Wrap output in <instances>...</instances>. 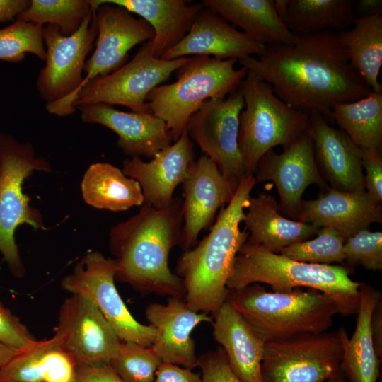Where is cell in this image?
Segmentation results:
<instances>
[{"label": "cell", "mask_w": 382, "mask_h": 382, "mask_svg": "<svg viewBox=\"0 0 382 382\" xmlns=\"http://www.w3.org/2000/svg\"><path fill=\"white\" fill-rule=\"evenodd\" d=\"M269 83L282 100L307 114L331 118L335 103L355 101L372 91L351 66L337 33L295 35L292 43L266 46L238 61Z\"/></svg>", "instance_id": "1"}, {"label": "cell", "mask_w": 382, "mask_h": 382, "mask_svg": "<svg viewBox=\"0 0 382 382\" xmlns=\"http://www.w3.org/2000/svg\"><path fill=\"white\" fill-rule=\"evenodd\" d=\"M183 199L164 209L143 204L139 212L113 226L109 247L117 263L115 279L144 294L184 299L182 280L169 267L170 250L179 245Z\"/></svg>", "instance_id": "2"}, {"label": "cell", "mask_w": 382, "mask_h": 382, "mask_svg": "<svg viewBox=\"0 0 382 382\" xmlns=\"http://www.w3.org/2000/svg\"><path fill=\"white\" fill-rule=\"evenodd\" d=\"M256 184L253 174L246 175L231 202L221 208L209 233L178 258L175 274L183 282V300L196 312L213 316L227 300L226 284L236 257L248 237L240 224Z\"/></svg>", "instance_id": "3"}, {"label": "cell", "mask_w": 382, "mask_h": 382, "mask_svg": "<svg viewBox=\"0 0 382 382\" xmlns=\"http://www.w3.org/2000/svg\"><path fill=\"white\" fill-rule=\"evenodd\" d=\"M352 270L343 265L296 261L246 241L236 257L226 286L236 290L262 283L273 291L313 289L329 296L339 314L349 316L357 314L360 304V282L351 279Z\"/></svg>", "instance_id": "4"}, {"label": "cell", "mask_w": 382, "mask_h": 382, "mask_svg": "<svg viewBox=\"0 0 382 382\" xmlns=\"http://www.w3.org/2000/svg\"><path fill=\"white\" fill-rule=\"evenodd\" d=\"M226 301L265 343L326 332L339 314L335 302L313 289L273 291L255 283L229 289Z\"/></svg>", "instance_id": "5"}, {"label": "cell", "mask_w": 382, "mask_h": 382, "mask_svg": "<svg viewBox=\"0 0 382 382\" xmlns=\"http://www.w3.org/2000/svg\"><path fill=\"white\" fill-rule=\"evenodd\" d=\"M236 59L195 56L175 72L177 81L159 85L147 96L150 112L163 120L175 141L190 117L208 100L225 98L236 91L248 70L236 69Z\"/></svg>", "instance_id": "6"}, {"label": "cell", "mask_w": 382, "mask_h": 382, "mask_svg": "<svg viewBox=\"0 0 382 382\" xmlns=\"http://www.w3.org/2000/svg\"><path fill=\"white\" fill-rule=\"evenodd\" d=\"M244 107L238 143L246 174H254L262 156L277 146L287 147L307 129L310 115L282 100L272 87L248 71L239 88Z\"/></svg>", "instance_id": "7"}, {"label": "cell", "mask_w": 382, "mask_h": 382, "mask_svg": "<svg viewBox=\"0 0 382 382\" xmlns=\"http://www.w3.org/2000/svg\"><path fill=\"white\" fill-rule=\"evenodd\" d=\"M36 170L51 171L50 163L36 156L30 143L0 134V253L18 278L23 277L25 269L16 243V228L27 224L35 231L46 229L41 212L23 192L24 181Z\"/></svg>", "instance_id": "8"}, {"label": "cell", "mask_w": 382, "mask_h": 382, "mask_svg": "<svg viewBox=\"0 0 382 382\" xmlns=\"http://www.w3.org/2000/svg\"><path fill=\"white\" fill-rule=\"evenodd\" d=\"M89 1L94 10L98 29L96 48L85 62L83 71L86 76L79 88L66 98L46 104L48 112L59 117L76 112L72 105L74 99L90 81L106 76L123 66L132 47L154 37L153 28L146 21L134 18L125 8L100 0Z\"/></svg>", "instance_id": "9"}, {"label": "cell", "mask_w": 382, "mask_h": 382, "mask_svg": "<svg viewBox=\"0 0 382 382\" xmlns=\"http://www.w3.org/2000/svg\"><path fill=\"white\" fill-rule=\"evenodd\" d=\"M192 58H156L152 53L151 40L148 41L129 62L106 76L90 81L77 93L72 105L77 109L94 104L119 105L132 112H151L146 103L148 94Z\"/></svg>", "instance_id": "10"}, {"label": "cell", "mask_w": 382, "mask_h": 382, "mask_svg": "<svg viewBox=\"0 0 382 382\" xmlns=\"http://www.w3.org/2000/svg\"><path fill=\"white\" fill-rule=\"evenodd\" d=\"M117 263L98 251L86 253L73 272L62 280V287L92 301L121 341L151 347L156 330L137 321L125 306L115 284Z\"/></svg>", "instance_id": "11"}, {"label": "cell", "mask_w": 382, "mask_h": 382, "mask_svg": "<svg viewBox=\"0 0 382 382\" xmlns=\"http://www.w3.org/2000/svg\"><path fill=\"white\" fill-rule=\"evenodd\" d=\"M342 359L337 331L266 342L261 363L262 382H325L341 371Z\"/></svg>", "instance_id": "12"}, {"label": "cell", "mask_w": 382, "mask_h": 382, "mask_svg": "<svg viewBox=\"0 0 382 382\" xmlns=\"http://www.w3.org/2000/svg\"><path fill=\"white\" fill-rule=\"evenodd\" d=\"M243 107L239 89L225 98L208 100L190 117L185 129L204 155L216 165L234 192L247 175L238 143L239 117Z\"/></svg>", "instance_id": "13"}, {"label": "cell", "mask_w": 382, "mask_h": 382, "mask_svg": "<svg viewBox=\"0 0 382 382\" xmlns=\"http://www.w3.org/2000/svg\"><path fill=\"white\" fill-rule=\"evenodd\" d=\"M98 29L93 9L74 34L63 36L53 25L42 26L46 49L45 65L38 74L37 90L40 98L50 103L71 94L81 83L86 57L97 37Z\"/></svg>", "instance_id": "14"}, {"label": "cell", "mask_w": 382, "mask_h": 382, "mask_svg": "<svg viewBox=\"0 0 382 382\" xmlns=\"http://www.w3.org/2000/svg\"><path fill=\"white\" fill-rule=\"evenodd\" d=\"M54 335L75 367L108 364L121 342L96 305L78 294L60 306Z\"/></svg>", "instance_id": "15"}, {"label": "cell", "mask_w": 382, "mask_h": 382, "mask_svg": "<svg viewBox=\"0 0 382 382\" xmlns=\"http://www.w3.org/2000/svg\"><path fill=\"white\" fill-rule=\"evenodd\" d=\"M256 183L272 181L276 185L279 209L291 219H297L306 189L317 184L328 187L317 166L311 137L306 132L281 154L270 150L259 161L254 172Z\"/></svg>", "instance_id": "16"}, {"label": "cell", "mask_w": 382, "mask_h": 382, "mask_svg": "<svg viewBox=\"0 0 382 382\" xmlns=\"http://www.w3.org/2000/svg\"><path fill=\"white\" fill-rule=\"evenodd\" d=\"M182 185L183 216L179 246L185 251L196 245L199 233L212 224L218 209L228 204L236 192L204 155L193 161Z\"/></svg>", "instance_id": "17"}, {"label": "cell", "mask_w": 382, "mask_h": 382, "mask_svg": "<svg viewBox=\"0 0 382 382\" xmlns=\"http://www.w3.org/2000/svg\"><path fill=\"white\" fill-rule=\"evenodd\" d=\"M265 48V45L253 40L204 6L195 17L185 37L161 59L173 60L189 56H204L238 61L260 55Z\"/></svg>", "instance_id": "18"}, {"label": "cell", "mask_w": 382, "mask_h": 382, "mask_svg": "<svg viewBox=\"0 0 382 382\" xmlns=\"http://www.w3.org/2000/svg\"><path fill=\"white\" fill-rule=\"evenodd\" d=\"M194 160L193 144L185 131L173 144L159 151L149 162L139 157L125 158L122 170L139 183L144 204L164 209L172 202L175 188L187 177Z\"/></svg>", "instance_id": "19"}, {"label": "cell", "mask_w": 382, "mask_h": 382, "mask_svg": "<svg viewBox=\"0 0 382 382\" xmlns=\"http://www.w3.org/2000/svg\"><path fill=\"white\" fill-rule=\"evenodd\" d=\"M145 316L156 330L151 347L161 362L190 369L197 366L198 357L192 332L200 323H212L209 314L192 310L183 299L168 297L164 304L150 303Z\"/></svg>", "instance_id": "20"}, {"label": "cell", "mask_w": 382, "mask_h": 382, "mask_svg": "<svg viewBox=\"0 0 382 382\" xmlns=\"http://www.w3.org/2000/svg\"><path fill=\"white\" fill-rule=\"evenodd\" d=\"M83 122L103 125L117 136V146L132 157L153 158L172 144L166 122L151 112H123L105 104L78 108Z\"/></svg>", "instance_id": "21"}, {"label": "cell", "mask_w": 382, "mask_h": 382, "mask_svg": "<svg viewBox=\"0 0 382 382\" xmlns=\"http://www.w3.org/2000/svg\"><path fill=\"white\" fill-rule=\"evenodd\" d=\"M306 132L313 141L318 169L332 188L351 192L365 190L361 148L320 114L310 115Z\"/></svg>", "instance_id": "22"}, {"label": "cell", "mask_w": 382, "mask_h": 382, "mask_svg": "<svg viewBox=\"0 0 382 382\" xmlns=\"http://www.w3.org/2000/svg\"><path fill=\"white\" fill-rule=\"evenodd\" d=\"M323 190L316 199L302 200L297 219L334 228L345 240L373 223H381V205L366 190L351 192L330 187Z\"/></svg>", "instance_id": "23"}, {"label": "cell", "mask_w": 382, "mask_h": 382, "mask_svg": "<svg viewBox=\"0 0 382 382\" xmlns=\"http://www.w3.org/2000/svg\"><path fill=\"white\" fill-rule=\"evenodd\" d=\"M212 316L213 337L233 372L242 382H262L265 342L227 301Z\"/></svg>", "instance_id": "24"}, {"label": "cell", "mask_w": 382, "mask_h": 382, "mask_svg": "<svg viewBox=\"0 0 382 382\" xmlns=\"http://www.w3.org/2000/svg\"><path fill=\"white\" fill-rule=\"evenodd\" d=\"M275 198L262 192L250 197L243 222L248 233L247 242L275 253L292 244L310 239L320 228L283 216Z\"/></svg>", "instance_id": "25"}, {"label": "cell", "mask_w": 382, "mask_h": 382, "mask_svg": "<svg viewBox=\"0 0 382 382\" xmlns=\"http://www.w3.org/2000/svg\"><path fill=\"white\" fill-rule=\"evenodd\" d=\"M139 15L153 28L152 53L161 58L187 34L202 4L185 0H100Z\"/></svg>", "instance_id": "26"}, {"label": "cell", "mask_w": 382, "mask_h": 382, "mask_svg": "<svg viewBox=\"0 0 382 382\" xmlns=\"http://www.w3.org/2000/svg\"><path fill=\"white\" fill-rule=\"evenodd\" d=\"M359 292L360 304L352 336L349 338L344 328L337 330L342 347L340 370L349 382H377L381 360L374 348L371 317L381 294L364 282H360Z\"/></svg>", "instance_id": "27"}, {"label": "cell", "mask_w": 382, "mask_h": 382, "mask_svg": "<svg viewBox=\"0 0 382 382\" xmlns=\"http://www.w3.org/2000/svg\"><path fill=\"white\" fill-rule=\"evenodd\" d=\"M207 7L265 46L289 45L295 38L271 0H202Z\"/></svg>", "instance_id": "28"}, {"label": "cell", "mask_w": 382, "mask_h": 382, "mask_svg": "<svg viewBox=\"0 0 382 382\" xmlns=\"http://www.w3.org/2000/svg\"><path fill=\"white\" fill-rule=\"evenodd\" d=\"M75 366L58 338L37 341L0 367V382H69Z\"/></svg>", "instance_id": "29"}, {"label": "cell", "mask_w": 382, "mask_h": 382, "mask_svg": "<svg viewBox=\"0 0 382 382\" xmlns=\"http://www.w3.org/2000/svg\"><path fill=\"white\" fill-rule=\"evenodd\" d=\"M81 189L84 202L96 209L120 212L144 204L139 183L108 163H92L83 175Z\"/></svg>", "instance_id": "30"}, {"label": "cell", "mask_w": 382, "mask_h": 382, "mask_svg": "<svg viewBox=\"0 0 382 382\" xmlns=\"http://www.w3.org/2000/svg\"><path fill=\"white\" fill-rule=\"evenodd\" d=\"M352 28L337 33L349 62L372 92L381 93L382 16L355 18Z\"/></svg>", "instance_id": "31"}, {"label": "cell", "mask_w": 382, "mask_h": 382, "mask_svg": "<svg viewBox=\"0 0 382 382\" xmlns=\"http://www.w3.org/2000/svg\"><path fill=\"white\" fill-rule=\"evenodd\" d=\"M355 1L289 0L282 17L294 35L345 30L352 25Z\"/></svg>", "instance_id": "32"}, {"label": "cell", "mask_w": 382, "mask_h": 382, "mask_svg": "<svg viewBox=\"0 0 382 382\" xmlns=\"http://www.w3.org/2000/svg\"><path fill=\"white\" fill-rule=\"evenodd\" d=\"M330 117L359 148L379 151L382 144V92L359 100L335 103Z\"/></svg>", "instance_id": "33"}, {"label": "cell", "mask_w": 382, "mask_h": 382, "mask_svg": "<svg viewBox=\"0 0 382 382\" xmlns=\"http://www.w3.org/2000/svg\"><path fill=\"white\" fill-rule=\"evenodd\" d=\"M92 10L89 0H31L16 20L53 25L63 36L68 37L79 30Z\"/></svg>", "instance_id": "34"}, {"label": "cell", "mask_w": 382, "mask_h": 382, "mask_svg": "<svg viewBox=\"0 0 382 382\" xmlns=\"http://www.w3.org/2000/svg\"><path fill=\"white\" fill-rule=\"evenodd\" d=\"M345 238L335 229L321 227L316 237L282 248L279 253L289 259L313 264L345 263Z\"/></svg>", "instance_id": "35"}, {"label": "cell", "mask_w": 382, "mask_h": 382, "mask_svg": "<svg viewBox=\"0 0 382 382\" xmlns=\"http://www.w3.org/2000/svg\"><path fill=\"white\" fill-rule=\"evenodd\" d=\"M161 362L151 347L121 341L108 365L125 382H154Z\"/></svg>", "instance_id": "36"}, {"label": "cell", "mask_w": 382, "mask_h": 382, "mask_svg": "<svg viewBox=\"0 0 382 382\" xmlns=\"http://www.w3.org/2000/svg\"><path fill=\"white\" fill-rule=\"evenodd\" d=\"M42 26L16 20L11 25L0 29V60L19 62L27 53H32L45 61Z\"/></svg>", "instance_id": "37"}, {"label": "cell", "mask_w": 382, "mask_h": 382, "mask_svg": "<svg viewBox=\"0 0 382 382\" xmlns=\"http://www.w3.org/2000/svg\"><path fill=\"white\" fill-rule=\"evenodd\" d=\"M345 262L349 267L361 265L373 272L382 270V233L361 230L344 244Z\"/></svg>", "instance_id": "38"}, {"label": "cell", "mask_w": 382, "mask_h": 382, "mask_svg": "<svg viewBox=\"0 0 382 382\" xmlns=\"http://www.w3.org/2000/svg\"><path fill=\"white\" fill-rule=\"evenodd\" d=\"M37 341L0 299V342L19 350H25L34 346Z\"/></svg>", "instance_id": "39"}, {"label": "cell", "mask_w": 382, "mask_h": 382, "mask_svg": "<svg viewBox=\"0 0 382 382\" xmlns=\"http://www.w3.org/2000/svg\"><path fill=\"white\" fill-rule=\"evenodd\" d=\"M197 366L201 369L202 382H242L231 369L221 347L200 355Z\"/></svg>", "instance_id": "40"}, {"label": "cell", "mask_w": 382, "mask_h": 382, "mask_svg": "<svg viewBox=\"0 0 382 382\" xmlns=\"http://www.w3.org/2000/svg\"><path fill=\"white\" fill-rule=\"evenodd\" d=\"M361 166L364 189L377 202L382 201V159L379 151L361 149Z\"/></svg>", "instance_id": "41"}, {"label": "cell", "mask_w": 382, "mask_h": 382, "mask_svg": "<svg viewBox=\"0 0 382 382\" xmlns=\"http://www.w3.org/2000/svg\"><path fill=\"white\" fill-rule=\"evenodd\" d=\"M190 368L168 362H161L154 382H202V376Z\"/></svg>", "instance_id": "42"}, {"label": "cell", "mask_w": 382, "mask_h": 382, "mask_svg": "<svg viewBox=\"0 0 382 382\" xmlns=\"http://www.w3.org/2000/svg\"><path fill=\"white\" fill-rule=\"evenodd\" d=\"M74 382H125L108 364L76 366Z\"/></svg>", "instance_id": "43"}, {"label": "cell", "mask_w": 382, "mask_h": 382, "mask_svg": "<svg viewBox=\"0 0 382 382\" xmlns=\"http://www.w3.org/2000/svg\"><path fill=\"white\" fill-rule=\"evenodd\" d=\"M371 332L378 358L382 357V299L376 304L371 317Z\"/></svg>", "instance_id": "44"}, {"label": "cell", "mask_w": 382, "mask_h": 382, "mask_svg": "<svg viewBox=\"0 0 382 382\" xmlns=\"http://www.w3.org/2000/svg\"><path fill=\"white\" fill-rule=\"evenodd\" d=\"M30 4V0H0V23L16 20Z\"/></svg>", "instance_id": "45"}, {"label": "cell", "mask_w": 382, "mask_h": 382, "mask_svg": "<svg viewBox=\"0 0 382 382\" xmlns=\"http://www.w3.org/2000/svg\"><path fill=\"white\" fill-rule=\"evenodd\" d=\"M381 0H359L354 6L355 18L381 14Z\"/></svg>", "instance_id": "46"}, {"label": "cell", "mask_w": 382, "mask_h": 382, "mask_svg": "<svg viewBox=\"0 0 382 382\" xmlns=\"http://www.w3.org/2000/svg\"><path fill=\"white\" fill-rule=\"evenodd\" d=\"M21 351L0 342V367L5 365Z\"/></svg>", "instance_id": "47"}, {"label": "cell", "mask_w": 382, "mask_h": 382, "mask_svg": "<svg viewBox=\"0 0 382 382\" xmlns=\"http://www.w3.org/2000/svg\"><path fill=\"white\" fill-rule=\"evenodd\" d=\"M325 382H347L343 377L342 374L340 371L337 372V374H334L331 377H330L327 381Z\"/></svg>", "instance_id": "48"}, {"label": "cell", "mask_w": 382, "mask_h": 382, "mask_svg": "<svg viewBox=\"0 0 382 382\" xmlns=\"http://www.w3.org/2000/svg\"><path fill=\"white\" fill-rule=\"evenodd\" d=\"M69 382H74V379H73V380H71V381H69Z\"/></svg>", "instance_id": "49"}]
</instances>
